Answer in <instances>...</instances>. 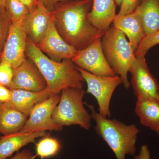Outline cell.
<instances>
[{"mask_svg":"<svg viewBox=\"0 0 159 159\" xmlns=\"http://www.w3.org/2000/svg\"><path fill=\"white\" fill-rule=\"evenodd\" d=\"M93 0H75L58 3L51 11L57 31L68 44L77 51L102 38L105 32L90 23L88 15Z\"/></svg>","mask_w":159,"mask_h":159,"instance_id":"6da1fadb","label":"cell"},{"mask_svg":"<svg viewBox=\"0 0 159 159\" xmlns=\"http://www.w3.org/2000/svg\"><path fill=\"white\" fill-rule=\"evenodd\" d=\"M26 56L37 66L47 83V89L52 94H59L66 89H83L85 82L72 59L54 61L27 39Z\"/></svg>","mask_w":159,"mask_h":159,"instance_id":"7a4b0ae2","label":"cell"},{"mask_svg":"<svg viewBox=\"0 0 159 159\" xmlns=\"http://www.w3.org/2000/svg\"><path fill=\"white\" fill-rule=\"evenodd\" d=\"M91 111L96 123L95 131L113 152L117 159H125L127 155L135 156L140 130L135 124L126 125L116 119L105 118L97 112L93 104L84 102Z\"/></svg>","mask_w":159,"mask_h":159,"instance_id":"3957f363","label":"cell"},{"mask_svg":"<svg viewBox=\"0 0 159 159\" xmlns=\"http://www.w3.org/2000/svg\"><path fill=\"white\" fill-rule=\"evenodd\" d=\"M101 43L109 65L121 77L124 88L129 89L128 74L135 55L125 34L112 24L101 38Z\"/></svg>","mask_w":159,"mask_h":159,"instance_id":"277c9868","label":"cell"},{"mask_svg":"<svg viewBox=\"0 0 159 159\" xmlns=\"http://www.w3.org/2000/svg\"><path fill=\"white\" fill-rule=\"evenodd\" d=\"M85 92L83 89H66L61 91L58 104L52 113L53 121L63 126L79 125L89 130L91 127V115L83 102Z\"/></svg>","mask_w":159,"mask_h":159,"instance_id":"5b68a950","label":"cell"},{"mask_svg":"<svg viewBox=\"0 0 159 159\" xmlns=\"http://www.w3.org/2000/svg\"><path fill=\"white\" fill-rule=\"evenodd\" d=\"M77 68L87 84L86 93L92 94L97 99L99 114L105 118H110L111 99L116 88L122 84L121 77L117 75L115 76H98L77 66Z\"/></svg>","mask_w":159,"mask_h":159,"instance_id":"8992f818","label":"cell"},{"mask_svg":"<svg viewBox=\"0 0 159 159\" xmlns=\"http://www.w3.org/2000/svg\"><path fill=\"white\" fill-rule=\"evenodd\" d=\"M60 98L59 94H52L48 99L34 106L29 114L24 127L18 132L31 134L47 130L59 131L63 127L56 124L52 119V113L58 104Z\"/></svg>","mask_w":159,"mask_h":159,"instance_id":"52a82bcc","label":"cell"},{"mask_svg":"<svg viewBox=\"0 0 159 159\" xmlns=\"http://www.w3.org/2000/svg\"><path fill=\"white\" fill-rule=\"evenodd\" d=\"M101 41V38L97 39L85 48L78 51L72 61L77 66L94 75L116 76L106 59Z\"/></svg>","mask_w":159,"mask_h":159,"instance_id":"ba28073f","label":"cell"},{"mask_svg":"<svg viewBox=\"0 0 159 159\" xmlns=\"http://www.w3.org/2000/svg\"><path fill=\"white\" fill-rule=\"evenodd\" d=\"M129 72L131 74V84L137 97L159 98V85L148 68L145 57L134 56Z\"/></svg>","mask_w":159,"mask_h":159,"instance_id":"9c48e42d","label":"cell"},{"mask_svg":"<svg viewBox=\"0 0 159 159\" xmlns=\"http://www.w3.org/2000/svg\"><path fill=\"white\" fill-rule=\"evenodd\" d=\"M27 37L23 21L11 23L4 45L0 62L16 68L25 60Z\"/></svg>","mask_w":159,"mask_h":159,"instance_id":"30bf717a","label":"cell"},{"mask_svg":"<svg viewBox=\"0 0 159 159\" xmlns=\"http://www.w3.org/2000/svg\"><path fill=\"white\" fill-rule=\"evenodd\" d=\"M36 45L46 56L57 62L66 59H72L78 52L60 35L53 20L45 34Z\"/></svg>","mask_w":159,"mask_h":159,"instance_id":"8fae6325","label":"cell"},{"mask_svg":"<svg viewBox=\"0 0 159 159\" xmlns=\"http://www.w3.org/2000/svg\"><path fill=\"white\" fill-rule=\"evenodd\" d=\"M45 80L32 60L26 57L22 63L14 69L10 89L39 92L47 89Z\"/></svg>","mask_w":159,"mask_h":159,"instance_id":"7c38bea8","label":"cell"},{"mask_svg":"<svg viewBox=\"0 0 159 159\" xmlns=\"http://www.w3.org/2000/svg\"><path fill=\"white\" fill-rule=\"evenodd\" d=\"M52 12L39 2L23 21L27 37L34 44L39 42L53 20Z\"/></svg>","mask_w":159,"mask_h":159,"instance_id":"4fadbf2b","label":"cell"},{"mask_svg":"<svg viewBox=\"0 0 159 159\" xmlns=\"http://www.w3.org/2000/svg\"><path fill=\"white\" fill-rule=\"evenodd\" d=\"M112 24L128 37L132 50L134 53L145 36V31L138 10L124 16L116 14Z\"/></svg>","mask_w":159,"mask_h":159,"instance_id":"5bb4252c","label":"cell"},{"mask_svg":"<svg viewBox=\"0 0 159 159\" xmlns=\"http://www.w3.org/2000/svg\"><path fill=\"white\" fill-rule=\"evenodd\" d=\"M116 7L115 0H93L88 17L89 21L95 28L105 32L116 15Z\"/></svg>","mask_w":159,"mask_h":159,"instance_id":"9a60e30c","label":"cell"},{"mask_svg":"<svg viewBox=\"0 0 159 159\" xmlns=\"http://www.w3.org/2000/svg\"><path fill=\"white\" fill-rule=\"evenodd\" d=\"M135 112L141 125L159 133V99L148 97H137Z\"/></svg>","mask_w":159,"mask_h":159,"instance_id":"2e32d148","label":"cell"},{"mask_svg":"<svg viewBox=\"0 0 159 159\" xmlns=\"http://www.w3.org/2000/svg\"><path fill=\"white\" fill-rule=\"evenodd\" d=\"M11 90V98L6 103L29 116L34 106L48 99L51 95L47 89L39 92L21 89Z\"/></svg>","mask_w":159,"mask_h":159,"instance_id":"e0dca14e","label":"cell"},{"mask_svg":"<svg viewBox=\"0 0 159 159\" xmlns=\"http://www.w3.org/2000/svg\"><path fill=\"white\" fill-rule=\"evenodd\" d=\"M45 132L22 134L18 132L0 137V159L11 157L24 146L34 142L35 139L46 136Z\"/></svg>","mask_w":159,"mask_h":159,"instance_id":"ac0fdd59","label":"cell"},{"mask_svg":"<svg viewBox=\"0 0 159 159\" xmlns=\"http://www.w3.org/2000/svg\"><path fill=\"white\" fill-rule=\"evenodd\" d=\"M29 116L6 102H0V134L6 135L20 131Z\"/></svg>","mask_w":159,"mask_h":159,"instance_id":"d6986e66","label":"cell"},{"mask_svg":"<svg viewBox=\"0 0 159 159\" xmlns=\"http://www.w3.org/2000/svg\"><path fill=\"white\" fill-rule=\"evenodd\" d=\"M136 9L145 35L159 31V0H141Z\"/></svg>","mask_w":159,"mask_h":159,"instance_id":"ffe728a7","label":"cell"},{"mask_svg":"<svg viewBox=\"0 0 159 159\" xmlns=\"http://www.w3.org/2000/svg\"><path fill=\"white\" fill-rule=\"evenodd\" d=\"M61 147L59 141L56 138L44 136L36 144V157L45 159L56 155Z\"/></svg>","mask_w":159,"mask_h":159,"instance_id":"44dd1931","label":"cell"},{"mask_svg":"<svg viewBox=\"0 0 159 159\" xmlns=\"http://www.w3.org/2000/svg\"><path fill=\"white\" fill-rule=\"evenodd\" d=\"M5 7L11 23L24 21L29 14V10L19 0H6Z\"/></svg>","mask_w":159,"mask_h":159,"instance_id":"7402d4cb","label":"cell"},{"mask_svg":"<svg viewBox=\"0 0 159 159\" xmlns=\"http://www.w3.org/2000/svg\"><path fill=\"white\" fill-rule=\"evenodd\" d=\"M159 44V31L154 34L145 35L134 52L136 57H145L148 51Z\"/></svg>","mask_w":159,"mask_h":159,"instance_id":"603a6c76","label":"cell"},{"mask_svg":"<svg viewBox=\"0 0 159 159\" xmlns=\"http://www.w3.org/2000/svg\"><path fill=\"white\" fill-rule=\"evenodd\" d=\"M11 21L5 6L0 7V51L6 40Z\"/></svg>","mask_w":159,"mask_h":159,"instance_id":"cb8c5ba5","label":"cell"},{"mask_svg":"<svg viewBox=\"0 0 159 159\" xmlns=\"http://www.w3.org/2000/svg\"><path fill=\"white\" fill-rule=\"evenodd\" d=\"M14 69L8 64L0 62V84L10 89L13 77Z\"/></svg>","mask_w":159,"mask_h":159,"instance_id":"d4e9b609","label":"cell"},{"mask_svg":"<svg viewBox=\"0 0 159 159\" xmlns=\"http://www.w3.org/2000/svg\"><path fill=\"white\" fill-rule=\"evenodd\" d=\"M141 0H123L120 6L119 16H124L133 12L139 6Z\"/></svg>","mask_w":159,"mask_h":159,"instance_id":"484cf974","label":"cell"},{"mask_svg":"<svg viewBox=\"0 0 159 159\" xmlns=\"http://www.w3.org/2000/svg\"><path fill=\"white\" fill-rule=\"evenodd\" d=\"M39 2L46 9L49 11H52L57 4L62 2L68 1H75V0H38Z\"/></svg>","mask_w":159,"mask_h":159,"instance_id":"4316f807","label":"cell"},{"mask_svg":"<svg viewBox=\"0 0 159 159\" xmlns=\"http://www.w3.org/2000/svg\"><path fill=\"white\" fill-rule=\"evenodd\" d=\"M11 96V90L5 86L0 84V102H8Z\"/></svg>","mask_w":159,"mask_h":159,"instance_id":"83f0119b","label":"cell"},{"mask_svg":"<svg viewBox=\"0 0 159 159\" xmlns=\"http://www.w3.org/2000/svg\"><path fill=\"white\" fill-rule=\"evenodd\" d=\"M36 155H34L31 150L25 149L18 152L10 159H35Z\"/></svg>","mask_w":159,"mask_h":159,"instance_id":"f1b7e54d","label":"cell"},{"mask_svg":"<svg viewBox=\"0 0 159 159\" xmlns=\"http://www.w3.org/2000/svg\"><path fill=\"white\" fill-rule=\"evenodd\" d=\"M151 154L148 146L143 145L141 146L139 154L135 156L134 159H150Z\"/></svg>","mask_w":159,"mask_h":159,"instance_id":"f546056e","label":"cell"},{"mask_svg":"<svg viewBox=\"0 0 159 159\" xmlns=\"http://www.w3.org/2000/svg\"><path fill=\"white\" fill-rule=\"evenodd\" d=\"M23 5L28 9L29 13L34 9L38 3V0H19Z\"/></svg>","mask_w":159,"mask_h":159,"instance_id":"4dcf8cb0","label":"cell"},{"mask_svg":"<svg viewBox=\"0 0 159 159\" xmlns=\"http://www.w3.org/2000/svg\"><path fill=\"white\" fill-rule=\"evenodd\" d=\"M122 1H123V0H115L116 6H118V7H119V6H120V5H121Z\"/></svg>","mask_w":159,"mask_h":159,"instance_id":"1f68e13d","label":"cell"},{"mask_svg":"<svg viewBox=\"0 0 159 159\" xmlns=\"http://www.w3.org/2000/svg\"><path fill=\"white\" fill-rule=\"evenodd\" d=\"M6 0H0V7L5 6Z\"/></svg>","mask_w":159,"mask_h":159,"instance_id":"d6a6232c","label":"cell"},{"mask_svg":"<svg viewBox=\"0 0 159 159\" xmlns=\"http://www.w3.org/2000/svg\"></svg>","mask_w":159,"mask_h":159,"instance_id":"836d02e7","label":"cell"}]
</instances>
